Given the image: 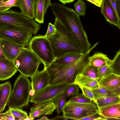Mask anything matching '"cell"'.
I'll return each instance as SVG.
<instances>
[{"label": "cell", "mask_w": 120, "mask_h": 120, "mask_svg": "<svg viewBox=\"0 0 120 120\" xmlns=\"http://www.w3.org/2000/svg\"><path fill=\"white\" fill-rule=\"evenodd\" d=\"M70 84L49 85L31 96L29 101L36 104L52 101L64 91Z\"/></svg>", "instance_id": "9c48e42d"}, {"label": "cell", "mask_w": 120, "mask_h": 120, "mask_svg": "<svg viewBox=\"0 0 120 120\" xmlns=\"http://www.w3.org/2000/svg\"><path fill=\"white\" fill-rule=\"evenodd\" d=\"M63 115L68 119L80 120L83 118L99 113L95 103H80L69 100L62 111Z\"/></svg>", "instance_id": "52a82bcc"}, {"label": "cell", "mask_w": 120, "mask_h": 120, "mask_svg": "<svg viewBox=\"0 0 120 120\" xmlns=\"http://www.w3.org/2000/svg\"><path fill=\"white\" fill-rule=\"evenodd\" d=\"M81 89L82 93L86 97L94 101L95 100L93 94L91 90L81 86H78Z\"/></svg>", "instance_id": "d590c367"}, {"label": "cell", "mask_w": 120, "mask_h": 120, "mask_svg": "<svg viewBox=\"0 0 120 120\" xmlns=\"http://www.w3.org/2000/svg\"><path fill=\"white\" fill-rule=\"evenodd\" d=\"M79 87L75 83L70 84L64 91L66 97L79 94Z\"/></svg>", "instance_id": "836d02e7"}, {"label": "cell", "mask_w": 120, "mask_h": 120, "mask_svg": "<svg viewBox=\"0 0 120 120\" xmlns=\"http://www.w3.org/2000/svg\"><path fill=\"white\" fill-rule=\"evenodd\" d=\"M63 4H65L74 1L75 0H58Z\"/></svg>", "instance_id": "bcb514c9"}, {"label": "cell", "mask_w": 120, "mask_h": 120, "mask_svg": "<svg viewBox=\"0 0 120 120\" xmlns=\"http://www.w3.org/2000/svg\"><path fill=\"white\" fill-rule=\"evenodd\" d=\"M68 119L64 117L63 115L62 116H57L51 119V120H68Z\"/></svg>", "instance_id": "b9f144b4"}, {"label": "cell", "mask_w": 120, "mask_h": 120, "mask_svg": "<svg viewBox=\"0 0 120 120\" xmlns=\"http://www.w3.org/2000/svg\"><path fill=\"white\" fill-rule=\"evenodd\" d=\"M17 71L13 61L6 58L0 59V80L8 79Z\"/></svg>", "instance_id": "9a60e30c"}, {"label": "cell", "mask_w": 120, "mask_h": 120, "mask_svg": "<svg viewBox=\"0 0 120 120\" xmlns=\"http://www.w3.org/2000/svg\"><path fill=\"white\" fill-rule=\"evenodd\" d=\"M48 39L50 42L55 58L70 52H84L76 42L56 37Z\"/></svg>", "instance_id": "30bf717a"}, {"label": "cell", "mask_w": 120, "mask_h": 120, "mask_svg": "<svg viewBox=\"0 0 120 120\" xmlns=\"http://www.w3.org/2000/svg\"><path fill=\"white\" fill-rule=\"evenodd\" d=\"M69 100L80 103H95L94 101L86 97L82 93L72 95Z\"/></svg>", "instance_id": "1f68e13d"}, {"label": "cell", "mask_w": 120, "mask_h": 120, "mask_svg": "<svg viewBox=\"0 0 120 120\" xmlns=\"http://www.w3.org/2000/svg\"><path fill=\"white\" fill-rule=\"evenodd\" d=\"M14 26L30 31L36 34L40 30L41 26L33 18L19 12L9 9L0 12V29Z\"/></svg>", "instance_id": "3957f363"}, {"label": "cell", "mask_w": 120, "mask_h": 120, "mask_svg": "<svg viewBox=\"0 0 120 120\" xmlns=\"http://www.w3.org/2000/svg\"><path fill=\"white\" fill-rule=\"evenodd\" d=\"M0 120H15V118L10 111L8 109L6 112L0 113Z\"/></svg>", "instance_id": "8d00e7d4"}, {"label": "cell", "mask_w": 120, "mask_h": 120, "mask_svg": "<svg viewBox=\"0 0 120 120\" xmlns=\"http://www.w3.org/2000/svg\"><path fill=\"white\" fill-rule=\"evenodd\" d=\"M0 45L6 58L13 61L25 47L1 37Z\"/></svg>", "instance_id": "4fadbf2b"}, {"label": "cell", "mask_w": 120, "mask_h": 120, "mask_svg": "<svg viewBox=\"0 0 120 120\" xmlns=\"http://www.w3.org/2000/svg\"><path fill=\"white\" fill-rule=\"evenodd\" d=\"M56 31V29L54 24L49 23L47 32L44 36L48 38L53 37L55 36Z\"/></svg>", "instance_id": "e575fe53"}, {"label": "cell", "mask_w": 120, "mask_h": 120, "mask_svg": "<svg viewBox=\"0 0 120 120\" xmlns=\"http://www.w3.org/2000/svg\"><path fill=\"white\" fill-rule=\"evenodd\" d=\"M13 62L17 71L21 74L31 78L42 63L40 59L29 48L25 47Z\"/></svg>", "instance_id": "8992f818"}, {"label": "cell", "mask_w": 120, "mask_h": 120, "mask_svg": "<svg viewBox=\"0 0 120 120\" xmlns=\"http://www.w3.org/2000/svg\"><path fill=\"white\" fill-rule=\"evenodd\" d=\"M100 7L105 19L120 29V18L117 15L109 0H103Z\"/></svg>", "instance_id": "5bb4252c"}, {"label": "cell", "mask_w": 120, "mask_h": 120, "mask_svg": "<svg viewBox=\"0 0 120 120\" xmlns=\"http://www.w3.org/2000/svg\"><path fill=\"white\" fill-rule=\"evenodd\" d=\"M50 7L56 17L72 34L84 52L89 50L91 48V44L82 25L80 16L75 11L56 3L52 4Z\"/></svg>", "instance_id": "6da1fadb"}, {"label": "cell", "mask_w": 120, "mask_h": 120, "mask_svg": "<svg viewBox=\"0 0 120 120\" xmlns=\"http://www.w3.org/2000/svg\"><path fill=\"white\" fill-rule=\"evenodd\" d=\"M98 109L120 103V96L105 97L95 99L94 101Z\"/></svg>", "instance_id": "d4e9b609"}, {"label": "cell", "mask_w": 120, "mask_h": 120, "mask_svg": "<svg viewBox=\"0 0 120 120\" xmlns=\"http://www.w3.org/2000/svg\"><path fill=\"white\" fill-rule=\"evenodd\" d=\"M31 79V89L34 94L49 85V75L45 67L41 71L38 70Z\"/></svg>", "instance_id": "8fae6325"}, {"label": "cell", "mask_w": 120, "mask_h": 120, "mask_svg": "<svg viewBox=\"0 0 120 120\" xmlns=\"http://www.w3.org/2000/svg\"><path fill=\"white\" fill-rule=\"evenodd\" d=\"M74 5L75 11L79 16L85 15L86 5L83 0H78Z\"/></svg>", "instance_id": "d6a6232c"}, {"label": "cell", "mask_w": 120, "mask_h": 120, "mask_svg": "<svg viewBox=\"0 0 120 120\" xmlns=\"http://www.w3.org/2000/svg\"><path fill=\"white\" fill-rule=\"evenodd\" d=\"M6 58V57L0 45V59L4 58Z\"/></svg>", "instance_id": "f6af8a7d"}, {"label": "cell", "mask_w": 120, "mask_h": 120, "mask_svg": "<svg viewBox=\"0 0 120 120\" xmlns=\"http://www.w3.org/2000/svg\"><path fill=\"white\" fill-rule=\"evenodd\" d=\"M91 90L93 94L95 100L105 97L119 96L113 91L100 85L98 88Z\"/></svg>", "instance_id": "484cf974"}, {"label": "cell", "mask_w": 120, "mask_h": 120, "mask_svg": "<svg viewBox=\"0 0 120 120\" xmlns=\"http://www.w3.org/2000/svg\"><path fill=\"white\" fill-rule=\"evenodd\" d=\"M32 34L30 30L16 26L0 29V37L23 47L28 45Z\"/></svg>", "instance_id": "ba28073f"}, {"label": "cell", "mask_w": 120, "mask_h": 120, "mask_svg": "<svg viewBox=\"0 0 120 120\" xmlns=\"http://www.w3.org/2000/svg\"><path fill=\"white\" fill-rule=\"evenodd\" d=\"M9 107L15 120H31L26 112L19 108Z\"/></svg>", "instance_id": "83f0119b"}, {"label": "cell", "mask_w": 120, "mask_h": 120, "mask_svg": "<svg viewBox=\"0 0 120 120\" xmlns=\"http://www.w3.org/2000/svg\"><path fill=\"white\" fill-rule=\"evenodd\" d=\"M100 85L110 88L120 85V75L113 73L106 76L99 82Z\"/></svg>", "instance_id": "cb8c5ba5"}, {"label": "cell", "mask_w": 120, "mask_h": 120, "mask_svg": "<svg viewBox=\"0 0 120 120\" xmlns=\"http://www.w3.org/2000/svg\"><path fill=\"white\" fill-rule=\"evenodd\" d=\"M8 0H3L2 2L3 3V2H5Z\"/></svg>", "instance_id": "c3c4849f"}, {"label": "cell", "mask_w": 120, "mask_h": 120, "mask_svg": "<svg viewBox=\"0 0 120 120\" xmlns=\"http://www.w3.org/2000/svg\"><path fill=\"white\" fill-rule=\"evenodd\" d=\"M105 120L98 113H96L83 118L80 120Z\"/></svg>", "instance_id": "74e56055"}, {"label": "cell", "mask_w": 120, "mask_h": 120, "mask_svg": "<svg viewBox=\"0 0 120 120\" xmlns=\"http://www.w3.org/2000/svg\"><path fill=\"white\" fill-rule=\"evenodd\" d=\"M17 0H8L1 4V7H4L11 8L14 7Z\"/></svg>", "instance_id": "f35d334b"}, {"label": "cell", "mask_w": 120, "mask_h": 120, "mask_svg": "<svg viewBox=\"0 0 120 120\" xmlns=\"http://www.w3.org/2000/svg\"><path fill=\"white\" fill-rule=\"evenodd\" d=\"M52 3L51 0H36L34 18L39 23L44 22V16L46 11Z\"/></svg>", "instance_id": "ac0fdd59"}, {"label": "cell", "mask_w": 120, "mask_h": 120, "mask_svg": "<svg viewBox=\"0 0 120 120\" xmlns=\"http://www.w3.org/2000/svg\"><path fill=\"white\" fill-rule=\"evenodd\" d=\"M11 91V86L9 82L0 84V113L7 104Z\"/></svg>", "instance_id": "7402d4cb"}, {"label": "cell", "mask_w": 120, "mask_h": 120, "mask_svg": "<svg viewBox=\"0 0 120 120\" xmlns=\"http://www.w3.org/2000/svg\"><path fill=\"white\" fill-rule=\"evenodd\" d=\"M81 73L84 76L98 81V68L89 64L84 68Z\"/></svg>", "instance_id": "4316f807"}, {"label": "cell", "mask_w": 120, "mask_h": 120, "mask_svg": "<svg viewBox=\"0 0 120 120\" xmlns=\"http://www.w3.org/2000/svg\"><path fill=\"white\" fill-rule=\"evenodd\" d=\"M73 83L91 90L98 88L100 86L98 81L84 76L82 73L77 75Z\"/></svg>", "instance_id": "603a6c76"}, {"label": "cell", "mask_w": 120, "mask_h": 120, "mask_svg": "<svg viewBox=\"0 0 120 120\" xmlns=\"http://www.w3.org/2000/svg\"><path fill=\"white\" fill-rule=\"evenodd\" d=\"M99 82L103 79L113 73L112 69L110 66L106 65L98 68Z\"/></svg>", "instance_id": "4dcf8cb0"}, {"label": "cell", "mask_w": 120, "mask_h": 120, "mask_svg": "<svg viewBox=\"0 0 120 120\" xmlns=\"http://www.w3.org/2000/svg\"><path fill=\"white\" fill-rule=\"evenodd\" d=\"M54 25L56 30L54 37L59 38L77 43L75 38L71 32L56 17Z\"/></svg>", "instance_id": "d6986e66"}, {"label": "cell", "mask_w": 120, "mask_h": 120, "mask_svg": "<svg viewBox=\"0 0 120 120\" xmlns=\"http://www.w3.org/2000/svg\"><path fill=\"white\" fill-rule=\"evenodd\" d=\"M30 109L29 116L31 120L44 115L51 114L56 109L54 103L52 101L36 104Z\"/></svg>", "instance_id": "7c38bea8"}, {"label": "cell", "mask_w": 120, "mask_h": 120, "mask_svg": "<svg viewBox=\"0 0 120 120\" xmlns=\"http://www.w3.org/2000/svg\"><path fill=\"white\" fill-rule=\"evenodd\" d=\"M96 6L100 7L103 0H86Z\"/></svg>", "instance_id": "ab89813d"}, {"label": "cell", "mask_w": 120, "mask_h": 120, "mask_svg": "<svg viewBox=\"0 0 120 120\" xmlns=\"http://www.w3.org/2000/svg\"><path fill=\"white\" fill-rule=\"evenodd\" d=\"M120 103L98 109L99 114L105 120H120Z\"/></svg>", "instance_id": "2e32d148"}, {"label": "cell", "mask_w": 120, "mask_h": 120, "mask_svg": "<svg viewBox=\"0 0 120 120\" xmlns=\"http://www.w3.org/2000/svg\"><path fill=\"white\" fill-rule=\"evenodd\" d=\"M112 60L110 59L107 56L101 52H95L89 57V64L97 68L105 65H111Z\"/></svg>", "instance_id": "ffe728a7"}, {"label": "cell", "mask_w": 120, "mask_h": 120, "mask_svg": "<svg viewBox=\"0 0 120 120\" xmlns=\"http://www.w3.org/2000/svg\"><path fill=\"white\" fill-rule=\"evenodd\" d=\"M28 45L29 49L41 61L44 67L50 65L55 59L50 42L44 36H34Z\"/></svg>", "instance_id": "5b68a950"}, {"label": "cell", "mask_w": 120, "mask_h": 120, "mask_svg": "<svg viewBox=\"0 0 120 120\" xmlns=\"http://www.w3.org/2000/svg\"><path fill=\"white\" fill-rule=\"evenodd\" d=\"M3 0H0V12L4 11L10 9V8L4 7H1V5L2 2Z\"/></svg>", "instance_id": "7bdbcfd3"}, {"label": "cell", "mask_w": 120, "mask_h": 120, "mask_svg": "<svg viewBox=\"0 0 120 120\" xmlns=\"http://www.w3.org/2000/svg\"><path fill=\"white\" fill-rule=\"evenodd\" d=\"M36 0H17L14 7H18L21 12L32 18H34Z\"/></svg>", "instance_id": "44dd1931"}, {"label": "cell", "mask_w": 120, "mask_h": 120, "mask_svg": "<svg viewBox=\"0 0 120 120\" xmlns=\"http://www.w3.org/2000/svg\"><path fill=\"white\" fill-rule=\"evenodd\" d=\"M109 0L117 15L120 18L117 9L116 2V0Z\"/></svg>", "instance_id": "60d3db41"}, {"label": "cell", "mask_w": 120, "mask_h": 120, "mask_svg": "<svg viewBox=\"0 0 120 120\" xmlns=\"http://www.w3.org/2000/svg\"><path fill=\"white\" fill-rule=\"evenodd\" d=\"M38 120H51V119H49L46 116H44L41 117L40 118L38 119Z\"/></svg>", "instance_id": "7dc6e473"}, {"label": "cell", "mask_w": 120, "mask_h": 120, "mask_svg": "<svg viewBox=\"0 0 120 120\" xmlns=\"http://www.w3.org/2000/svg\"><path fill=\"white\" fill-rule=\"evenodd\" d=\"M116 4L117 11L119 15H120V0H116Z\"/></svg>", "instance_id": "ee69618b"}, {"label": "cell", "mask_w": 120, "mask_h": 120, "mask_svg": "<svg viewBox=\"0 0 120 120\" xmlns=\"http://www.w3.org/2000/svg\"><path fill=\"white\" fill-rule=\"evenodd\" d=\"M31 89V82L28 77L20 74L15 82L8 101L9 107L20 108L27 105Z\"/></svg>", "instance_id": "277c9868"}, {"label": "cell", "mask_w": 120, "mask_h": 120, "mask_svg": "<svg viewBox=\"0 0 120 120\" xmlns=\"http://www.w3.org/2000/svg\"><path fill=\"white\" fill-rule=\"evenodd\" d=\"M66 97L64 91L54 100V103L56 106L57 112L58 115L62 112L65 104Z\"/></svg>", "instance_id": "f1b7e54d"}, {"label": "cell", "mask_w": 120, "mask_h": 120, "mask_svg": "<svg viewBox=\"0 0 120 120\" xmlns=\"http://www.w3.org/2000/svg\"><path fill=\"white\" fill-rule=\"evenodd\" d=\"M113 73L120 75V49L117 51L115 55L110 66Z\"/></svg>", "instance_id": "f546056e"}, {"label": "cell", "mask_w": 120, "mask_h": 120, "mask_svg": "<svg viewBox=\"0 0 120 120\" xmlns=\"http://www.w3.org/2000/svg\"><path fill=\"white\" fill-rule=\"evenodd\" d=\"M84 52H71L66 53L59 57L55 58L51 64L62 66L68 65L79 58Z\"/></svg>", "instance_id": "e0dca14e"}, {"label": "cell", "mask_w": 120, "mask_h": 120, "mask_svg": "<svg viewBox=\"0 0 120 120\" xmlns=\"http://www.w3.org/2000/svg\"><path fill=\"white\" fill-rule=\"evenodd\" d=\"M88 64V58L83 55L75 62L67 66H59L50 64L45 67L49 75V85L73 83L76 76L81 73Z\"/></svg>", "instance_id": "7a4b0ae2"}]
</instances>
